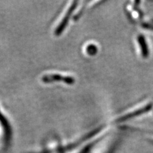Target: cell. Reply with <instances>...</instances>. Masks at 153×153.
Segmentation results:
<instances>
[{
    "label": "cell",
    "mask_w": 153,
    "mask_h": 153,
    "mask_svg": "<svg viewBox=\"0 0 153 153\" xmlns=\"http://www.w3.org/2000/svg\"><path fill=\"white\" fill-rule=\"evenodd\" d=\"M77 4H78V1H74L72 3V4H71V6L68 8V11H67V12L66 13V15L65 16L63 19H62V21L59 23V25H58V26H57V27L56 29L55 35L56 36L60 35L61 33L63 32V31L65 30V29L67 26V25H68V23L69 22L70 17L71 16V14H72V13L74 12L75 8L76 7V5H77Z\"/></svg>",
    "instance_id": "obj_1"
},
{
    "label": "cell",
    "mask_w": 153,
    "mask_h": 153,
    "mask_svg": "<svg viewBox=\"0 0 153 153\" xmlns=\"http://www.w3.org/2000/svg\"><path fill=\"white\" fill-rule=\"evenodd\" d=\"M44 82H52L54 81H62L67 84H73L75 83V79L70 76H63L59 74H50L44 75L42 78Z\"/></svg>",
    "instance_id": "obj_2"
},
{
    "label": "cell",
    "mask_w": 153,
    "mask_h": 153,
    "mask_svg": "<svg viewBox=\"0 0 153 153\" xmlns=\"http://www.w3.org/2000/svg\"><path fill=\"white\" fill-rule=\"evenodd\" d=\"M152 104L151 103L149 104H148L147 105H146L145 107H143L139 109H137L136 111H133L131 113H129L128 114L124 115L123 116H121L119 117V119H117L116 121L118 123H120V122H123V121H125L127 120H130V119L134 118L135 117L138 116H140V115L146 113L147 112L149 111L152 108Z\"/></svg>",
    "instance_id": "obj_3"
},
{
    "label": "cell",
    "mask_w": 153,
    "mask_h": 153,
    "mask_svg": "<svg viewBox=\"0 0 153 153\" xmlns=\"http://www.w3.org/2000/svg\"><path fill=\"white\" fill-rule=\"evenodd\" d=\"M137 40L140 47L142 57H143V58L145 59L147 58L149 55V47L147 46L145 37L143 36V35H140L137 37Z\"/></svg>",
    "instance_id": "obj_4"
},
{
    "label": "cell",
    "mask_w": 153,
    "mask_h": 153,
    "mask_svg": "<svg viewBox=\"0 0 153 153\" xmlns=\"http://www.w3.org/2000/svg\"><path fill=\"white\" fill-rule=\"evenodd\" d=\"M86 52H88L89 55L93 56L97 53L98 48L94 44H90L86 48Z\"/></svg>",
    "instance_id": "obj_5"
},
{
    "label": "cell",
    "mask_w": 153,
    "mask_h": 153,
    "mask_svg": "<svg viewBox=\"0 0 153 153\" xmlns=\"http://www.w3.org/2000/svg\"><path fill=\"white\" fill-rule=\"evenodd\" d=\"M151 23L149 24V23H143L142 25V26L143 27H144L146 29H148V30H153V19L151 20Z\"/></svg>",
    "instance_id": "obj_6"
}]
</instances>
